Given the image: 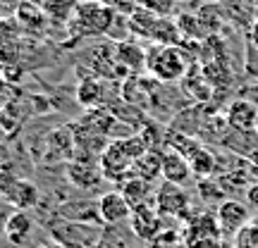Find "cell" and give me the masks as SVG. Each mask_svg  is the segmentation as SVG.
<instances>
[{"label":"cell","instance_id":"cell-1","mask_svg":"<svg viewBox=\"0 0 258 248\" xmlns=\"http://www.w3.org/2000/svg\"><path fill=\"white\" fill-rule=\"evenodd\" d=\"M117 22V12L98 0H84L77 3L72 17L67 22L70 38H91V36H108Z\"/></svg>","mask_w":258,"mask_h":248},{"label":"cell","instance_id":"cell-2","mask_svg":"<svg viewBox=\"0 0 258 248\" xmlns=\"http://www.w3.org/2000/svg\"><path fill=\"white\" fill-rule=\"evenodd\" d=\"M148 150L146 141L141 138V134L129 138H117L110 141L105 150L98 157V165H101L103 179H110V182H122L124 177L132 172V167L139 157Z\"/></svg>","mask_w":258,"mask_h":248},{"label":"cell","instance_id":"cell-3","mask_svg":"<svg viewBox=\"0 0 258 248\" xmlns=\"http://www.w3.org/2000/svg\"><path fill=\"white\" fill-rule=\"evenodd\" d=\"M191 69V60L182 46H153L146 50V72L156 81H182Z\"/></svg>","mask_w":258,"mask_h":248},{"label":"cell","instance_id":"cell-4","mask_svg":"<svg viewBox=\"0 0 258 248\" xmlns=\"http://www.w3.org/2000/svg\"><path fill=\"white\" fill-rule=\"evenodd\" d=\"M50 236L60 248H101L103 227L91 222H72L57 217L50 227Z\"/></svg>","mask_w":258,"mask_h":248},{"label":"cell","instance_id":"cell-5","mask_svg":"<svg viewBox=\"0 0 258 248\" xmlns=\"http://www.w3.org/2000/svg\"><path fill=\"white\" fill-rule=\"evenodd\" d=\"M156 203L158 212L163 217H172V220H189V193L184 191V186L172 184V182H163L156 189Z\"/></svg>","mask_w":258,"mask_h":248},{"label":"cell","instance_id":"cell-6","mask_svg":"<svg viewBox=\"0 0 258 248\" xmlns=\"http://www.w3.org/2000/svg\"><path fill=\"white\" fill-rule=\"evenodd\" d=\"M129 222H132L134 236H139V239L146 241V243H151L158 234L165 231V217L158 212L156 203H148V205H141L137 210H132Z\"/></svg>","mask_w":258,"mask_h":248},{"label":"cell","instance_id":"cell-7","mask_svg":"<svg viewBox=\"0 0 258 248\" xmlns=\"http://www.w3.org/2000/svg\"><path fill=\"white\" fill-rule=\"evenodd\" d=\"M67 179H70V184L77 186V189H82V191H93L96 186L103 182V172H101V165H96V160L93 157H74L70 160V165H67Z\"/></svg>","mask_w":258,"mask_h":248},{"label":"cell","instance_id":"cell-8","mask_svg":"<svg viewBox=\"0 0 258 248\" xmlns=\"http://www.w3.org/2000/svg\"><path fill=\"white\" fill-rule=\"evenodd\" d=\"M215 217H218V224H220V229L225 236H230V234L237 236L251 220L249 208H246L244 203L234 201V198L222 201L220 205H218V210H215Z\"/></svg>","mask_w":258,"mask_h":248},{"label":"cell","instance_id":"cell-9","mask_svg":"<svg viewBox=\"0 0 258 248\" xmlns=\"http://www.w3.org/2000/svg\"><path fill=\"white\" fill-rule=\"evenodd\" d=\"M220 224H218V217L213 212H201L196 217H189L184 229V248L199 243V241H208V239H222Z\"/></svg>","mask_w":258,"mask_h":248},{"label":"cell","instance_id":"cell-10","mask_svg":"<svg viewBox=\"0 0 258 248\" xmlns=\"http://www.w3.org/2000/svg\"><path fill=\"white\" fill-rule=\"evenodd\" d=\"M115 60L122 74L137 76L146 72V50L137 41H117L115 43Z\"/></svg>","mask_w":258,"mask_h":248},{"label":"cell","instance_id":"cell-11","mask_svg":"<svg viewBox=\"0 0 258 248\" xmlns=\"http://www.w3.org/2000/svg\"><path fill=\"white\" fill-rule=\"evenodd\" d=\"M225 120L230 124L232 131H256V122H258V105L256 103L246 101V98H237L230 103Z\"/></svg>","mask_w":258,"mask_h":248},{"label":"cell","instance_id":"cell-12","mask_svg":"<svg viewBox=\"0 0 258 248\" xmlns=\"http://www.w3.org/2000/svg\"><path fill=\"white\" fill-rule=\"evenodd\" d=\"M98 212H101V222L108 227H115L120 222L132 217V208L124 201V196L120 191H108L98 198Z\"/></svg>","mask_w":258,"mask_h":248},{"label":"cell","instance_id":"cell-13","mask_svg":"<svg viewBox=\"0 0 258 248\" xmlns=\"http://www.w3.org/2000/svg\"><path fill=\"white\" fill-rule=\"evenodd\" d=\"M191 162L189 157L177 153L172 148L163 150V179L165 182H172V184L184 186L189 179H191Z\"/></svg>","mask_w":258,"mask_h":248},{"label":"cell","instance_id":"cell-14","mask_svg":"<svg viewBox=\"0 0 258 248\" xmlns=\"http://www.w3.org/2000/svg\"><path fill=\"white\" fill-rule=\"evenodd\" d=\"M3 196H5V201L12 203L17 210H31V208H36L38 201H41L38 186L27 182V179H15Z\"/></svg>","mask_w":258,"mask_h":248},{"label":"cell","instance_id":"cell-15","mask_svg":"<svg viewBox=\"0 0 258 248\" xmlns=\"http://www.w3.org/2000/svg\"><path fill=\"white\" fill-rule=\"evenodd\" d=\"M120 193L124 196V201L129 203L132 210H137L141 205H148V203H153V198H156V193L151 189V182L141 179V177H129V179H124Z\"/></svg>","mask_w":258,"mask_h":248},{"label":"cell","instance_id":"cell-16","mask_svg":"<svg viewBox=\"0 0 258 248\" xmlns=\"http://www.w3.org/2000/svg\"><path fill=\"white\" fill-rule=\"evenodd\" d=\"M163 17H156V15H151V12H146L144 8H134L132 12L127 15V29H129V36L132 38H146V41H151L153 38V34H156V27L158 22H160Z\"/></svg>","mask_w":258,"mask_h":248},{"label":"cell","instance_id":"cell-17","mask_svg":"<svg viewBox=\"0 0 258 248\" xmlns=\"http://www.w3.org/2000/svg\"><path fill=\"white\" fill-rule=\"evenodd\" d=\"M57 217L62 220H72V222H96L101 220V212H98V201H70L57 208Z\"/></svg>","mask_w":258,"mask_h":248},{"label":"cell","instance_id":"cell-18","mask_svg":"<svg viewBox=\"0 0 258 248\" xmlns=\"http://www.w3.org/2000/svg\"><path fill=\"white\" fill-rule=\"evenodd\" d=\"M31 229H34V220H31V215L27 210L12 212L8 217V222H5V236L15 246H22L31 236Z\"/></svg>","mask_w":258,"mask_h":248},{"label":"cell","instance_id":"cell-19","mask_svg":"<svg viewBox=\"0 0 258 248\" xmlns=\"http://www.w3.org/2000/svg\"><path fill=\"white\" fill-rule=\"evenodd\" d=\"M134 177H141L146 182H156V177H163V150L151 148L139 157L134 167H132Z\"/></svg>","mask_w":258,"mask_h":248},{"label":"cell","instance_id":"cell-20","mask_svg":"<svg viewBox=\"0 0 258 248\" xmlns=\"http://www.w3.org/2000/svg\"><path fill=\"white\" fill-rule=\"evenodd\" d=\"M103 81L101 76H96V74H89V76H84L82 81H79V89H77V98L82 105L86 108H93V105H98L103 103Z\"/></svg>","mask_w":258,"mask_h":248},{"label":"cell","instance_id":"cell-21","mask_svg":"<svg viewBox=\"0 0 258 248\" xmlns=\"http://www.w3.org/2000/svg\"><path fill=\"white\" fill-rule=\"evenodd\" d=\"M196 17H199V22H201V29L203 34H206V38L211 36V34H218L220 31V27L225 24V12H222L220 3H208V5H203L199 12H196Z\"/></svg>","mask_w":258,"mask_h":248},{"label":"cell","instance_id":"cell-22","mask_svg":"<svg viewBox=\"0 0 258 248\" xmlns=\"http://www.w3.org/2000/svg\"><path fill=\"white\" fill-rule=\"evenodd\" d=\"M41 8L46 12V17H50L53 22H70L77 0H41Z\"/></svg>","mask_w":258,"mask_h":248},{"label":"cell","instance_id":"cell-23","mask_svg":"<svg viewBox=\"0 0 258 248\" xmlns=\"http://www.w3.org/2000/svg\"><path fill=\"white\" fill-rule=\"evenodd\" d=\"M175 22H177V29H179V34H182L184 41H203V38H206V34H203V29H201V22H199L196 15L184 12V15H179Z\"/></svg>","mask_w":258,"mask_h":248},{"label":"cell","instance_id":"cell-24","mask_svg":"<svg viewBox=\"0 0 258 248\" xmlns=\"http://www.w3.org/2000/svg\"><path fill=\"white\" fill-rule=\"evenodd\" d=\"M17 19L24 24V27L38 29L43 27V19H46V12L41 5H31V3H22L17 8Z\"/></svg>","mask_w":258,"mask_h":248},{"label":"cell","instance_id":"cell-25","mask_svg":"<svg viewBox=\"0 0 258 248\" xmlns=\"http://www.w3.org/2000/svg\"><path fill=\"white\" fill-rule=\"evenodd\" d=\"M191 170L194 175H201V177H211L213 170H215V157H213V153H208L206 148H199L196 153L191 155Z\"/></svg>","mask_w":258,"mask_h":248},{"label":"cell","instance_id":"cell-26","mask_svg":"<svg viewBox=\"0 0 258 248\" xmlns=\"http://www.w3.org/2000/svg\"><path fill=\"white\" fill-rule=\"evenodd\" d=\"M175 3L177 0H137L139 8L156 17H175Z\"/></svg>","mask_w":258,"mask_h":248},{"label":"cell","instance_id":"cell-27","mask_svg":"<svg viewBox=\"0 0 258 248\" xmlns=\"http://www.w3.org/2000/svg\"><path fill=\"white\" fill-rule=\"evenodd\" d=\"M151 248H184V231L165 229L151 241Z\"/></svg>","mask_w":258,"mask_h":248},{"label":"cell","instance_id":"cell-28","mask_svg":"<svg viewBox=\"0 0 258 248\" xmlns=\"http://www.w3.org/2000/svg\"><path fill=\"white\" fill-rule=\"evenodd\" d=\"M98 3L108 5V8H112L117 15H124V17H127L129 12L137 8V0H98Z\"/></svg>","mask_w":258,"mask_h":248},{"label":"cell","instance_id":"cell-29","mask_svg":"<svg viewBox=\"0 0 258 248\" xmlns=\"http://www.w3.org/2000/svg\"><path fill=\"white\" fill-rule=\"evenodd\" d=\"M189 248H232V246L225 239H208V241H199V243H194Z\"/></svg>","mask_w":258,"mask_h":248},{"label":"cell","instance_id":"cell-30","mask_svg":"<svg viewBox=\"0 0 258 248\" xmlns=\"http://www.w3.org/2000/svg\"><path fill=\"white\" fill-rule=\"evenodd\" d=\"M246 201H249V205L253 208V210H258V182H253V184L249 186V191H246Z\"/></svg>","mask_w":258,"mask_h":248},{"label":"cell","instance_id":"cell-31","mask_svg":"<svg viewBox=\"0 0 258 248\" xmlns=\"http://www.w3.org/2000/svg\"><path fill=\"white\" fill-rule=\"evenodd\" d=\"M249 41H251V46H253V50L258 53V17L253 19V24L249 27Z\"/></svg>","mask_w":258,"mask_h":248},{"label":"cell","instance_id":"cell-32","mask_svg":"<svg viewBox=\"0 0 258 248\" xmlns=\"http://www.w3.org/2000/svg\"><path fill=\"white\" fill-rule=\"evenodd\" d=\"M249 177H253V179L258 182V155L249 160Z\"/></svg>","mask_w":258,"mask_h":248},{"label":"cell","instance_id":"cell-33","mask_svg":"<svg viewBox=\"0 0 258 248\" xmlns=\"http://www.w3.org/2000/svg\"><path fill=\"white\" fill-rule=\"evenodd\" d=\"M3 86H5V79H3V76H0V89H3Z\"/></svg>","mask_w":258,"mask_h":248},{"label":"cell","instance_id":"cell-34","mask_svg":"<svg viewBox=\"0 0 258 248\" xmlns=\"http://www.w3.org/2000/svg\"><path fill=\"white\" fill-rule=\"evenodd\" d=\"M256 136H258V122H256Z\"/></svg>","mask_w":258,"mask_h":248},{"label":"cell","instance_id":"cell-35","mask_svg":"<svg viewBox=\"0 0 258 248\" xmlns=\"http://www.w3.org/2000/svg\"><path fill=\"white\" fill-rule=\"evenodd\" d=\"M177 3H186V0H177Z\"/></svg>","mask_w":258,"mask_h":248}]
</instances>
